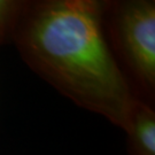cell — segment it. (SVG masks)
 Segmentation results:
<instances>
[{
  "mask_svg": "<svg viewBox=\"0 0 155 155\" xmlns=\"http://www.w3.org/2000/svg\"><path fill=\"white\" fill-rule=\"evenodd\" d=\"M104 2L27 1L12 41L60 93L125 131L138 98L106 38Z\"/></svg>",
  "mask_w": 155,
  "mask_h": 155,
  "instance_id": "6da1fadb",
  "label": "cell"
},
{
  "mask_svg": "<svg viewBox=\"0 0 155 155\" xmlns=\"http://www.w3.org/2000/svg\"><path fill=\"white\" fill-rule=\"evenodd\" d=\"M104 29L113 55L136 98L153 106L155 97V2H104Z\"/></svg>",
  "mask_w": 155,
  "mask_h": 155,
  "instance_id": "7a4b0ae2",
  "label": "cell"
},
{
  "mask_svg": "<svg viewBox=\"0 0 155 155\" xmlns=\"http://www.w3.org/2000/svg\"><path fill=\"white\" fill-rule=\"evenodd\" d=\"M125 133L131 155H155V113L152 105L137 99Z\"/></svg>",
  "mask_w": 155,
  "mask_h": 155,
  "instance_id": "3957f363",
  "label": "cell"
},
{
  "mask_svg": "<svg viewBox=\"0 0 155 155\" xmlns=\"http://www.w3.org/2000/svg\"><path fill=\"white\" fill-rule=\"evenodd\" d=\"M25 5L27 1L21 0H0V45L13 40Z\"/></svg>",
  "mask_w": 155,
  "mask_h": 155,
  "instance_id": "277c9868",
  "label": "cell"
}]
</instances>
